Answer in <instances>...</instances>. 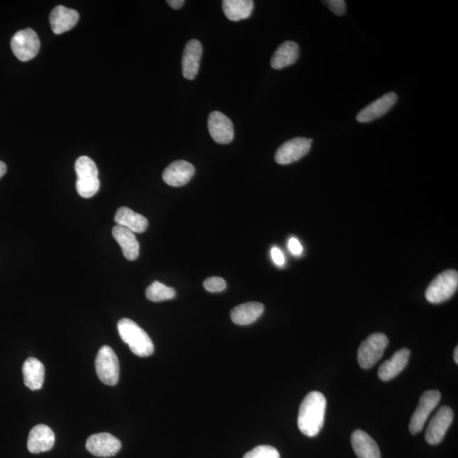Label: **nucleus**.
Returning <instances> with one entry per match:
<instances>
[{
	"mask_svg": "<svg viewBox=\"0 0 458 458\" xmlns=\"http://www.w3.org/2000/svg\"><path fill=\"white\" fill-rule=\"evenodd\" d=\"M243 458H280V455L276 448L259 446L246 453Z\"/></svg>",
	"mask_w": 458,
	"mask_h": 458,
	"instance_id": "nucleus-27",
	"label": "nucleus"
},
{
	"mask_svg": "<svg viewBox=\"0 0 458 458\" xmlns=\"http://www.w3.org/2000/svg\"><path fill=\"white\" fill-rule=\"evenodd\" d=\"M264 305L260 302H247L238 305L231 312V320L238 325L253 324L263 315Z\"/></svg>",
	"mask_w": 458,
	"mask_h": 458,
	"instance_id": "nucleus-23",
	"label": "nucleus"
},
{
	"mask_svg": "<svg viewBox=\"0 0 458 458\" xmlns=\"http://www.w3.org/2000/svg\"><path fill=\"white\" fill-rule=\"evenodd\" d=\"M311 138H295L290 139L280 147L275 154L278 164L288 165L302 159L311 150Z\"/></svg>",
	"mask_w": 458,
	"mask_h": 458,
	"instance_id": "nucleus-10",
	"label": "nucleus"
},
{
	"mask_svg": "<svg viewBox=\"0 0 458 458\" xmlns=\"http://www.w3.org/2000/svg\"><path fill=\"white\" fill-rule=\"evenodd\" d=\"M146 294L147 299L151 300V302H160L175 298L176 291L173 288L165 286L158 281H155L147 288Z\"/></svg>",
	"mask_w": 458,
	"mask_h": 458,
	"instance_id": "nucleus-26",
	"label": "nucleus"
},
{
	"mask_svg": "<svg viewBox=\"0 0 458 458\" xmlns=\"http://www.w3.org/2000/svg\"><path fill=\"white\" fill-rule=\"evenodd\" d=\"M168 4L174 10H180L182 7L183 4H185V0H168Z\"/></svg>",
	"mask_w": 458,
	"mask_h": 458,
	"instance_id": "nucleus-32",
	"label": "nucleus"
},
{
	"mask_svg": "<svg viewBox=\"0 0 458 458\" xmlns=\"http://www.w3.org/2000/svg\"><path fill=\"white\" fill-rule=\"evenodd\" d=\"M397 99L398 97H397V94L394 92L383 95L382 97L369 104L368 107L357 114V121L365 124V122H370L379 119V117L386 114L394 107Z\"/></svg>",
	"mask_w": 458,
	"mask_h": 458,
	"instance_id": "nucleus-16",
	"label": "nucleus"
},
{
	"mask_svg": "<svg viewBox=\"0 0 458 458\" xmlns=\"http://www.w3.org/2000/svg\"><path fill=\"white\" fill-rule=\"evenodd\" d=\"M117 329L122 342L129 344L135 355L147 357L154 353V344L150 336L136 322L129 318H122L117 325Z\"/></svg>",
	"mask_w": 458,
	"mask_h": 458,
	"instance_id": "nucleus-2",
	"label": "nucleus"
},
{
	"mask_svg": "<svg viewBox=\"0 0 458 458\" xmlns=\"http://www.w3.org/2000/svg\"><path fill=\"white\" fill-rule=\"evenodd\" d=\"M288 246H289V249L292 254L295 256H300L302 254L303 248L298 239L291 238Z\"/></svg>",
	"mask_w": 458,
	"mask_h": 458,
	"instance_id": "nucleus-30",
	"label": "nucleus"
},
{
	"mask_svg": "<svg viewBox=\"0 0 458 458\" xmlns=\"http://www.w3.org/2000/svg\"><path fill=\"white\" fill-rule=\"evenodd\" d=\"M193 165L186 160H177L165 169L163 178L167 185L172 187H182L187 185L195 175Z\"/></svg>",
	"mask_w": 458,
	"mask_h": 458,
	"instance_id": "nucleus-14",
	"label": "nucleus"
},
{
	"mask_svg": "<svg viewBox=\"0 0 458 458\" xmlns=\"http://www.w3.org/2000/svg\"><path fill=\"white\" fill-rule=\"evenodd\" d=\"M351 445L359 458H381L377 443L363 430H357L353 432Z\"/></svg>",
	"mask_w": 458,
	"mask_h": 458,
	"instance_id": "nucleus-19",
	"label": "nucleus"
},
{
	"mask_svg": "<svg viewBox=\"0 0 458 458\" xmlns=\"http://www.w3.org/2000/svg\"><path fill=\"white\" fill-rule=\"evenodd\" d=\"M389 344L386 334H373L369 336L359 348L357 361L361 369H369L378 363Z\"/></svg>",
	"mask_w": 458,
	"mask_h": 458,
	"instance_id": "nucleus-5",
	"label": "nucleus"
},
{
	"mask_svg": "<svg viewBox=\"0 0 458 458\" xmlns=\"http://www.w3.org/2000/svg\"><path fill=\"white\" fill-rule=\"evenodd\" d=\"M271 256L274 263L278 266H283L285 263V256L283 252L277 247H273L271 251Z\"/></svg>",
	"mask_w": 458,
	"mask_h": 458,
	"instance_id": "nucleus-31",
	"label": "nucleus"
},
{
	"mask_svg": "<svg viewBox=\"0 0 458 458\" xmlns=\"http://www.w3.org/2000/svg\"><path fill=\"white\" fill-rule=\"evenodd\" d=\"M254 9L252 0H224L222 1V10L230 21H239L247 19L251 16Z\"/></svg>",
	"mask_w": 458,
	"mask_h": 458,
	"instance_id": "nucleus-25",
	"label": "nucleus"
},
{
	"mask_svg": "<svg viewBox=\"0 0 458 458\" xmlns=\"http://www.w3.org/2000/svg\"><path fill=\"white\" fill-rule=\"evenodd\" d=\"M334 14L342 16L347 11V4L344 0H328L325 2Z\"/></svg>",
	"mask_w": 458,
	"mask_h": 458,
	"instance_id": "nucleus-29",
	"label": "nucleus"
},
{
	"mask_svg": "<svg viewBox=\"0 0 458 458\" xmlns=\"http://www.w3.org/2000/svg\"><path fill=\"white\" fill-rule=\"evenodd\" d=\"M114 220L117 225L124 227L132 232L142 234L148 228L149 222L141 214L131 210L129 207H121L116 212Z\"/></svg>",
	"mask_w": 458,
	"mask_h": 458,
	"instance_id": "nucleus-22",
	"label": "nucleus"
},
{
	"mask_svg": "<svg viewBox=\"0 0 458 458\" xmlns=\"http://www.w3.org/2000/svg\"><path fill=\"white\" fill-rule=\"evenodd\" d=\"M440 399L442 394L439 391H427L421 396L420 403L410 421L409 430L412 435H417L424 429L427 418L437 407Z\"/></svg>",
	"mask_w": 458,
	"mask_h": 458,
	"instance_id": "nucleus-8",
	"label": "nucleus"
},
{
	"mask_svg": "<svg viewBox=\"0 0 458 458\" xmlns=\"http://www.w3.org/2000/svg\"><path fill=\"white\" fill-rule=\"evenodd\" d=\"M454 418L452 409L443 405L432 418L425 432L426 442L430 445H437L442 442L449 427Z\"/></svg>",
	"mask_w": 458,
	"mask_h": 458,
	"instance_id": "nucleus-9",
	"label": "nucleus"
},
{
	"mask_svg": "<svg viewBox=\"0 0 458 458\" xmlns=\"http://www.w3.org/2000/svg\"><path fill=\"white\" fill-rule=\"evenodd\" d=\"M411 351L403 348L395 352V354L383 363L378 370V378L383 381H390L403 372L407 366Z\"/></svg>",
	"mask_w": 458,
	"mask_h": 458,
	"instance_id": "nucleus-17",
	"label": "nucleus"
},
{
	"mask_svg": "<svg viewBox=\"0 0 458 458\" xmlns=\"http://www.w3.org/2000/svg\"><path fill=\"white\" fill-rule=\"evenodd\" d=\"M327 400L318 391L310 392L305 397L299 409V430L308 437L320 434L325 424Z\"/></svg>",
	"mask_w": 458,
	"mask_h": 458,
	"instance_id": "nucleus-1",
	"label": "nucleus"
},
{
	"mask_svg": "<svg viewBox=\"0 0 458 458\" xmlns=\"http://www.w3.org/2000/svg\"><path fill=\"white\" fill-rule=\"evenodd\" d=\"M86 448L92 455L110 457L117 454L121 448L120 440L109 433L91 435L87 440Z\"/></svg>",
	"mask_w": 458,
	"mask_h": 458,
	"instance_id": "nucleus-12",
	"label": "nucleus"
},
{
	"mask_svg": "<svg viewBox=\"0 0 458 458\" xmlns=\"http://www.w3.org/2000/svg\"><path fill=\"white\" fill-rule=\"evenodd\" d=\"M7 167L6 163H4L3 161L0 160V178H1L4 174L6 173Z\"/></svg>",
	"mask_w": 458,
	"mask_h": 458,
	"instance_id": "nucleus-33",
	"label": "nucleus"
},
{
	"mask_svg": "<svg viewBox=\"0 0 458 458\" xmlns=\"http://www.w3.org/2000/svg\"><path fill=\"white\" fill-rule=\"evenodd\" d=\"M300 55L298 43L292 41L283 43L275 51L271 59L272 67L281 70L293 65L298 60Z\"/></svg>",
	"mask_w": 458,
	"mask_h": 458,
	"instance_id": "nucleus-24",
	"label": "nucleus"
},
{
	"mask_svg": "<svg viewBox=\"0 0 458 458\" xmlns=\"http://www.w3.org/2000/svg\"><path fill=\"white\" fill-rule=\"evenodd\" d=\"M202 52V43L196 39L187 43L182 59V75L186 80H193L197 76Z\"/></svg>",
	"mask_w": 458,
	"mask_h": 458,
	"instance_id": "nucleus-13",
	"label": "nucleus"
},
{
	"mask_svg": "<svg viewBox=\"0 0 458 458\" xmlns=\"http://www.w3.org/2000/svg\"><path fill=\"white\" fill-rule=\"evenodd\" d=\"M208 130L213 141L220 145L233 141L234 129L232 121L220 111H213L208 117Z\"/></svg>",
	"mask_w": 458,
	"mask_h": 458,
	"instance_id": "nucleus-11",
	"label": "nucleus"
},
{
	"mask_svg": "<svg viewBox=\"0 0 458 458\" xmlns=\"http://www.w3.org/2000/svg\"><path fill=\"white\" fill-rule=\"evenodd\" d=\"M11 46L16 58L21 61L33 60L40 49V41L33 29L17 32L11 38Z\"/></svg>",
	"mask_w": 458,
	"mask_h": 458,
	"instance_id": "nucleus-7",
	"label": "nucleus"
},
{
	"mask_svg": "<svg viewBox=\"0 0 458 458\" xmlns=\"http://www.w3.org/2000/svg\"><path fill=\"white\" fill-rule=\"evenodd\" d=\"M76 187L82 198L93 197L99 190V171L94 161L88 156H81L76 160Z\"/></svg>",
	"mask_w": 458,
	"mask_h": 458,
	"instance_id": "nucleus-3",
	"label": "nucleus"
},
{
	"mask_svg": "<svg viewBox=\"0 0 458 458\" xmlns=\"http://www.w3.org/2000/svg\"><path fill=\"white\" fill-rule=\"evenodd\" d=\"M458 287V273L456 270H447L438 275L430 283L425 292L427 302L439 304L446 302L456 293Z\"/></svg>",
	"mask_w": 458,
	"mask_h": 458,
	"instance_id": "nucleus-4",
	"label": "nucleus"
},
{
	"mask_svg": "<svg viewBox=\"0 0 458 458\" xmlns=\"http://www.w3.org/2000/svg\"><path fill=\"white\" fill-rule=\"evenodd\" d=\"M454 361L457 364H458V347H457L455 348V351H454Z\"/></svg>",
	"mask_w": 458,
	"mask_h": 458,
	"instance_id": "nucleus-34",
	"label": "nucleus"
},
{
	"mask_svg": "<svg viewBox=\"0 0 458 458\" xmlns=\"http://www.w3.org/2000/svg\"><path fill=\"white\" fill-rule=\"evenodd\" d=\"M53 430L45 425H38L30 431L28 440V451L33 454L51 450L55 445Z\"/></svg>",
	"mask_w": 458,
	"mask_h": 458,
	"instance_id": "nucleus-15",
	"label": "nucleus"
},
{
	"mask_svg": "<svg viewBox=\"0 0 458 458\" xmlns=\"http://www.w3.org/2000/svg\"><path fill=\"white\" fill-rule=\"evenodd\" d=\"M78 21L80 14L77 11L62 6H56L50 16L51 28L55 34L68 32L75 27Z\"/></svg>",
	"mask_w": 458,
	"mask_h": 458,
	"instance_id": "nucleus-18",
	"label": "nucleus"
},
{
	"mask_svg": "<svg viewBox=\"0 0 458 458\" xmlns=\"http://www.w3.org/2000/svg\"><path fill=\"white\" fill-rule=\"evenodd\" d=\"M95 369L100 381L107 386H116L119 381V360L110 347L99 349L95 359Z\"/></svg>",
	"mask_w": 458,
	"mask_h": 458,
	"instance_id": "nucleus-6",
	"label": "nucleus"
},
{
	"mask_svg": "<svg viewBox=\"0 0 458 458\" xmlns=\"http://www.w3.org/2000/svg\"><path fill=\"white\" fill-rule=\"evenodd\" d=\"M113 237L119 244L125 258L134 261L139 255V244L132 231L124 227L116 225L112 229Z\"/></svg>",
	"mask_w": 458,
	"mask_h": 458,
	"instance_id": "nucleus-20",
	"label": "nucleus"
},
{
	"mask_svg": "<svg viewBox=\"0 0 458 458\" xmlns=\"http://www.w3.org/2000/svg\"><path fill=\"white\" fill-rule=\"evenodd\" d=\"M23 374L25 386L31 391L41 389L45 382V369L40 361L29 357L23 364Z\"/></svg>",
	"mask_w": 458,
	"mask_h": 458,
	"instance_id": "nucleus-21",
	"label": "nucleus"
},
{
	"mask_svg": "<svg viewBox=\"0 0 458 458\" xmlns=\"http://www.w3.org/2000/svg\"><path fill=\"white\" fill-rule=\"evenodd\" d=\"M204 287L209 292L217 293L224 291L227 287V283L224 278L219 277L208 278L204 282Z\"/></svg>",
	"mask_w": 458,
	"mask_h": 458,
	"instance_id": "nucleus-28",
	"label": "nucleus"
}]
</instances>
